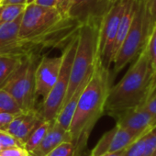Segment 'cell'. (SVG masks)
<instances>
[{
  "label": "cell",
  "mask_w": 156,
  "mask_h": 156,
  "mask_svg": "<svg viewBox=\"0 0 156 156\" xmlns=\"http://www.w3.org/2000/svg\"><path fill=\"white\" fill-rule=\"evenodd\" d=\"M111 73L99 57L93 73L78 99L68 129L75 156H83L93 129L105 114L106 102L111 87Z\"/></svg>",
  "instance_id": "cell-1"
},
{
  "label": "cell",
  "mask_w": 156,
  "mask_h": 156,
  "mask_svg": "<svg viewBox=\"0 0 156 156\" xmlns=\"http://www.w3.org/2000/svg\"><path fill=\"white\" fill-rule=\"evenodd\" d=\"M153 73L144 46L119 82L110 87L105 114L115 119L121 113L140 106L148 94Z\"/></svg>",
  "instance_id": "cell-2"
},
{
  "label": "cell",
  "mask_w": 156,
  "mask_h": 156,
  "mask_svg": "<svg viewBox=\"0 0 156 156\" xmlns=\"http://www.w3.org/2000/svg\"><path fill=\"white\" fill-rule=\"evenodd\" d=\"M99 25L100 22L86 23L78 30L76 51L72 64L69 87L63 104L72 97L78 87L89 79L95 64L100 57L98 47Z\"/></svg>",
  "instance_id": "cell-3"
},
{
  "label": "cell",
  "mask_w": 156,
  "mask_h": 156,
  "mask_svg": "<svg viewBox=\"0 0 156 156\" xmlns=\"http://www.w3.org/2000/svg\"><path fill=\"white\" fill-rule=\"evenodd\" d=\"M151 28L144 0H137V8L130 29L113 60V73L116 74L137 58L145 46Z\"/></svg>",
  "instance_id": "cell-4"
},
{
  "label": "cell",
  "mask_w": 156,
  "mask_h": 156,
  "mask_svg": "<svg viewBox=\"0 0 156 156\" xmlns=\"http://www.w3.org/2000/svg\"><path fill=\"white\" fill-rule=\"evenodd\" d=\"M77 34L63 48V51L61 54L62 57V62L57 81L47 98L43 100L41 112L45 120L54 121L64 102L70 82L72 64L76 51Z\"/></svg>",
  "instance_id": "cell-5"
},
{
  "label": "cell",
  "mask_w": 156,
  "mask_h": 156,
  "mask_svg": "<svg viewBox=\"0 0 156 156\" xmlns=\"http://www.w3.org/2000/svg\"><path fill=\"white\" fill-rule=\"evenodd\" d=\"M36 55L27 56L19 71L2 87L17 101L23 112L36 109L35 69L37 66Z\"/></svg>",
  "instance_id": "cell-6"
},
{
  "label": "cell",
  "mask_w": 156,
  "mask_h": 156,
  "mask_svg": "<svg viewBox=\"0 0 156 156\" xmlns=\"http://www.w3.org/2000/svg\"><path fill=\"white\" fill-rule=\"evenodd\" d=\"M63 18L57 8L27 5L22 15L18 40L26 41L35 38L51 30Z\"/></svg>",
  "instance_id": "cell-7"
},
{
  "label": "cell",
  "mask_w": 156,
  "mask_h": 156,
  "mask_svg": "<svg viewBox=\"0 0 156 156\" xmlns=\"http://www.w3.org/2000/svg\"><path fill=\"white\" fill-rule=\"evenodd\" d=\"M127 0H117L102 19L98 30V54L103 64L109 68L112 64L113 46Z\"/></svg>",
  "instance_id": "cell-8"
},
{
  "label": "cell",
  "mask_w": 156,
  "mask_h": 156,
  "mask_svg": "<svg viewBox=\"0 0 156 156\" xmlns=\"http://www.w3.org/2000/svg\"><path fill=\"white\" fill-rule=\"evenodd\" d=\"M114 3L110 0H65L57 9L63 17L72 18L83 25L101 22Z\"/></svg>",
  "instance_id": "cell-9"
},
{
  "label": "cell",
  "mask_w": 156,
  "mask_h": 156,
  "mask_svg": "<svg viewBox=\"0 0 156 156\" xmlns=\"http://www.w3.org/2000/svg\"><path fill=\"white\" fill-rule=\"evenodd\" d=\"M62 57L43 56L37 63L35 69V93L36 97H41L43 100L57 81L61 70Z\"/></svg>",
  "instance_id": "cell-10"
},
{
  "label": "cell",
  "mask_w": 156,
  "mask_h": 156,
  "mask_svg": "<svg viewBox=\"0 0 156 156\" xmlns=\"http://www.w3.org/2000/svg\"><path fill=\"white\" fill-rule=\"evenodd\" d=\"M140 137L116 124L115 127L102 135L89 156H103L125 150Z\"/></svg>",
  "instance_id": "cell-11"
},
{
  "label": "cell",
  "mask_w": 156,
  "mask_h": 156,
  "mask_svg": "<svg viewBox=\"0 0 156 156\" xmlns=\"http://www.w3.org/2000/svg\"><path fill=\"white\" fill-rule=\"evenodd\" d=\"M44 120L42 112L40 109L36 108L32 111L22 112L15 116L6 131L15 137L24 146L33 130Z\"/></svg>",
  "instance_id": "cell-12"
},
{
  "label": "cell",
  "mask_w": 156,
  "mask_h": 156,
  "mask_svg": "<svg viewBox=\"0 0 156 156\" xmlns=\"http://www.w3.org/2000/svg\"><path fill=\"white\" fill-rule=\"evenodd\" d=\"M115 119L117 125L140 137L151 130V119L143 105L121 113Z\"/></svg>",
  "instance_id": "cell-13"
},
{
  "label": "cell",
  "mask_w": 156,
  "mask_h": 156,
  "mask_svg": "<svg viewBox=\"0 0 156 156\" xmlns=\"http://www.w3.org/2000/svg\"><path fill=\"white\" fill-rule=\"evenodd\" d=\"M64 141H71L68 131L62 129L53 121L41 142L30 152V156H46Z\"/></svg>",
  "instance_id": "cell-14"
},
{
  "label": "cell",
  "mask_w": 156,
  "mask_h": 156,
  "mask_svg": "<svg viewBox=\"0 0 156 156\" xmlns=\"http://www.w3.org/2000/svg\"><path fill=\"white\" fill-rule=\"evenodd\" d=\"M89 80V79H88ZM85 82L84 84H82L79 87L76 89V91L72 95V97L62 105V107L61 108L58 115L56 116V119L54 120V122L60 126L62 129H65L66 131H68L69 127L71 125L73 114H74V110L78 102V99L80 98V95L82 94L85 87L87 86V82Z\"/></svg>",
  "instance_id": "cell-15"
},
{
  "label": "cell",
  "mask_w": 156,
  "mask_h": 156,
  "mask_svg": "<svg viewBox=\"0 0 156 156\" xmlns=\"http://www.w3.org/2000/svg\"><path fill=\"white\" fill-rule=\"evenodd\" d=\"M26 57L10 54L0 53V88L19 71L24 62Z\"/></svg>",
  "instance_id": "cell-16"
},
{
  "label": "cell",
  "mask_w": 156,
  "mask_h": 156,
  "mask_svg": "<svg viewBox=\"0 0 156 156\" xmlns=\"http://www.w3.org/2000/svg\"><path fill=\"white\" fill-rule=\"evenodd\" d=\"M52 123H53V121L44 120L33 130V132L31 133V135L30 136V138L24 144V148L29 153L30 151H32L41 142V140L47 134L48 130L51 127Z\"/></svg>",
  "instance_id": "cell-17"
},
{
  "label": "cell",
  "mask_w": 156,
  "mask_h": 156,
  "mask_svg": "<svg viewBox=\"0 0 156 156\" xmlns=\"http://www.w3.org/2000/svg\"><path fill=\"white\" fill-rule=\"evenodd\" d=\"M22 112V109L13 97L5 89L0 88V113H9L17 116Z\"/></svg>",
  "instance_id": "cell-18"
},
{
  "label": "cell",
  "mask_w": 156,
  "mask_h": 156,
  "mask_svg": "<svg viewBox=\"0 0 156 156\" xmlns=\"http://www.w3.org/2000/svg\"><path fill=\"white\" fill-rule=\"evenodd\" d=\"M26 5H0V25L14 21L20 17Z\"/></svg>",
  "instance_id": "cell-19"
},
{
  "label": "cell",
  "mask_w": 156,
  "mask_h": 156,
  "mask_svg": "<svg viewBox=\"0 0 156 156\" xmlns=\"http://www.w3.org/2000/svg\"><path fill=\"white\" fill-rule=\"evenodd\" d=\"M145 46L148 51L151 69L153 72H156V25L152 28Z\"/></svg>",
  "instance_id": "cell-20"
},
{
  "label": "cell",
  "mask_w": 156,
  "mask_h": 156,
  "mask_svg": "<svg viewBox=\"0 0 156 156\" xmlns=\"http://www.w3.org/2000/svg\"><path fill=\"white\" fill-rule=\"evenodd\" d=\"M148 134V133H147ZM138 138L125 150L124 156H143L146 145V135Z\"/></svg>",
  "instance_id": "cell-21"
},
{
  "label": "cell",
  "mask_w": 156,
  "mask_h": 156,
  "mask_svg": "<svg viewBox=\"0 0 156 156\" xmlns=\"http://www.w3.org/2000/svg\"><path fill=\"white\" fill-rule=\"evenodd\" d=\"M46 156H75L74 146L71 141H64Z\"/></svg>",
  "instance_id": "cell-22"
},
{
  "label": "cell",
  "mask_w": 156,
  "mask_h": 156,
  "mask_svg": "<svg viewBox=\"0 0 156 156\" xmlns=\"http://www.w3.org/2000/svg\"><path fill=\"white\" fill-rule=\"evenodd\" d=\"M0 147L3 150L12 147H24V146L20 141H19L15 137H13L7 131L0 130Z\"/></svg>",
  "instance_id": "cell-23"
},
{
  "label": "cell",
  "mask_w": 156,
  "mask_h": 156,
  "mask_svg": "<svg viewBox=\"0 0 156 156\" xmlns=\"http://www.w3.org/2000/svg\"><path fill=\"white\" fill-rule=\"evenodd\" d=\"M156 150V128L146 135V145L143 156H151Z\"/></svg>",
  "instance_id": "cell-24"
},
{
  "label": "cell",
  "mask_w": 156,
  "mask_h": 156,
  "mask_svg": "<svg viewBox=\"0 0 156 156\" xmlns=\"http://www.w3.org/2000/svg\"><path fill=\"white\" fill-rule=\"evenodd\" d=\"M144 1L151 23V28L152 30L154 25H156V0H144Z\"/></svg>",
  "instance_id": "cell-25"
},
{
  "label": "cell",
  "mask_w": 156,
  "mask_h": 156,
  "mask_svg": "<svg viewBox=\"0 0 156 156\" xmlns=\"http://www.w3.org/2000/svg\"><path fill=\"white\" fill-rule=\"evenodd\" d=\"M0 156H30L24 147H12L0 151Z\"/></svg>",
  "instance_id": "cell-26"
},
{
  "label": "cell",
  "mask_w": 156,
  "mask_h": 156,
  "mask_svg": "<svg viewBox=\"0 0 156 156\" xmlns=\"http://www.w3.org/2000/svg\"><path fill=\"white\" fill-rule=\"evenodd\" d=\"M14 118H15V115H12V114L0 113V130L6 131Z\"/></svg>",
  "instance_id": "cell-27"
},
{
  "label": "cell",
  "mask_w": 156,
  "mask_h": 156,
  "mask_svg": "<svg viewBox=\"0 0 156 156\" xmlns=\"http://www.w3.org/2000/svg\"><path fill=\"white\" fill-rule=\"evenodd\" d=\"M32 4L43 8H56V0H35Z\"/></svg>",
  "instance_id": "cell-28"
},
{
  "label": "cell",
  "mask_w": 156,
  "mask_h": 156,
  "mask_svg": "<svg viewBox=\"0 0 156 156\" xmlns=\"http://www.w3.org/2000/svg\"><path fill=\"white\" fill-rule=\"evenodd\" d=\"M0 5H26L27 0H2Z\"/></svg>",
  "instance_id": "cell-29"
},
{
  "label": "cell",
  "mask_w": 156,
  "mask_h": 156,
  "mask_svg": "<svg viewBox=\"0 0 156 156\" xmlns=\"http://www.w3.org/2000/svg\"><path fill=\"white\" fill-rule=\"evenodd\" d=\"M125 150H126V149H125ZM125 150H122V151H117V152H114V153L106 154V155H103V156H124V154H125Z\"/></svg>",
  "instance_id": "cell-30"
},
{
  "label": "cell",
  "mask_w": 156,
  "mask_h": 156,
  "mask_svg": "<svg viewBox=\"0 0 156 156\" xmlns=\"http://www.w3.org/2000/svg\"><path fill=\"white\" fill-rule=\"evenodd\" d=\"M65 1V0H56V8L58 7V6H60L62 3H63Z\"/></svg>",
  "instance_id": "cell-31"
},
{
  "label": "cell",
  "mask_w": 156,
  "mask_h": 156,
  "mask_svg": "<svg viewBox=\"0 0 156 156\" xmlns=\"http://www.w3.org/2000/svg\"><path fill=\"white\" fill-rule=\"evenodd\" d=\"M34 1H35V0H27V5H30V4H32Z\"/></svg>",
  "instance_id": "cell-32"
},
{
  "label": "cell",
  "mask_w": 156,
  "mask_h": 156,
  "mask_svg": "<svg viewBox=\"0 0 156 156\" xmlns=\"http://www.w3.org/2000/svg\"><path fill=\"white\" fill-rule=\"evenodd\" d=\"M151 156H156V150H155V151L153 152V154H152Z\"/></svg>",
  "instance_id": "cell-33"
},
{
  "label": "cell",
  "mask_w": 156,
  "mask_h": 156,
  "mask_svg": "<svg viewBox=\"0 0 156 156\" xmlns=\"http://www.w3.org/2000/svg\"><path fill=\"white\" fill-rule=\"evenodd\" d=\"M110 1H112V2H116L117 0H110Z\"/></svg>",
  "instance_id": "cell-34"
},
{
  "label": "cell",
  "mask_w": 156,
  "mask_h": 156,
  "mask_svg": "<svg viewBox=\"0 0 156 156\" xmlns=\"http://www.w3.org/2000/svg\"><path fill=\"white\" fill-rule=\"evenodd\" d=\"M1 150H2V149H1V147H0V151H1Z\"/></svg>",
  "instance_id": "cell-35"
},
{
  "label": "cell",
  "mask_w": 156,
  "mask_h": 156,
  "mask_svg": "<svg viewBox=\"0 0 156 156\" xmlns=\"http://www.w3.org/2000/svg\"><path fill=\"white\" fill-rule=\"evenodd\" d=\"M1 1H2V0H0V3H1Z\"/></svg>",
  "instance_id": "cell-36"
},
{
  "label": "cell",
  "mask_w": 156,
  "mask_h": 156,
  "mask_svg": "<svg viewBox=\"0 0 156 156\" xmlns=\"http://www.w3.org/2000/svg\"><path fill=\"white\" fill-rule=\"evenodd\" d=\"M155 128H156V127H155Z\"/></svg>",
  "instance_id": "cell-37"
}]
</instances>
